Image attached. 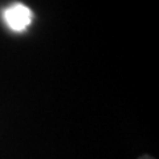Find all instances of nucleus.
Returning a JSON list of instances; mask_svg holds the SVG:
<instances>
[{"instance_id":"obj_2","label":"nucleus","mask_w":159,"mask_h":159,"mask_svg":"<svg viewBox=\"0 0 159 159\" xmlns=\"http://www.w3.org/2000/svg\"><path fill=\"white\" fill-rule=\"evenodd\" d=\"M139 159H154V158L148 157V155H142V157H139Z\"/></svg>"},{"instance_id":"obj_1","label":"nucleus","mask_w":159,"mask_h":159,"mask_svg":"<svg viewBox=\"0 0 159 159\" xmlns=\"http://www.w3.org/2000/svg\"><path fill=\"white\" fill-rule=\"evenodd\" d=\"M3 17L6 24L16 32L24 31L32 21V12L27 6L21 3L11 4L8 8L4 9Z\"/></svg>"}]
</instances>
